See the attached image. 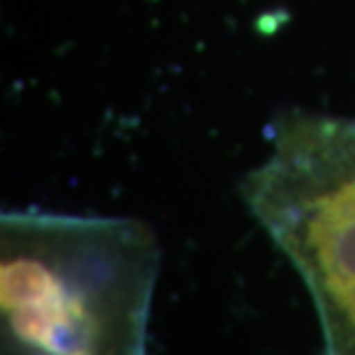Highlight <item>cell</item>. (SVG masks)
Returning <instances> with one entry per match:
<instances>
[{"mask_svg":"<svg viewBox=\"0 0 355 355\" xmlns=\"http://www.w3.org/2000/svg\"><path fill=\"white\" fill-rule=\"evenodd\" d=\"M159 245L144 222L0 219V355H148Z\"/></svg>","mask_w":355,"mask_h":355,"instance_id":"cell-1","label":"cell"},{"mask_svg":"<svg viewBox=\"0 0 355 355\" xmlns=\"http://www.w3.org/2000/svg\"><path fill=\"white\" fill-rule=\"evenodd\" d=\"M243 196L309 288L323 355H355V118H279Z\"/></svg>","mask_w":355,"mask_h":355,"instance_id":"cell-2","label":"cell"}]
</instances>
